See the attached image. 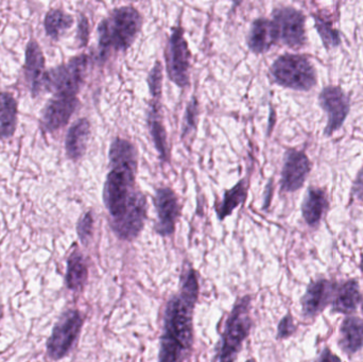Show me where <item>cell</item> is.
Instances as JSON below:
<instances>
[{
	"instance_id": "cell-23",
	"label": "cell",
	"mask_w": 363,
	"mask_h": 362,
	"mask_svg": "<svg viewBox=\"0 0 363 362\" xmlns=\"http://www.w3.org/2000/svg\"><path fill=\"white\" fill-rule=\"evenodd\" d=\"M245 198V187L243 182L239 183L234 188L226 191L223 202H222L221 205L217 208L218 216H219L220 220H223L224 218L230 216L233 210L238 208V206L242 203Z\"/></svg>"
},
{
	"instance_id": "cell-4",
	"label": "cell",
	"mask_w": 363,
	"mask_h": 362,
	"mask_svg": "<svg viewBox=\"0 0 363 362\" xmlns=\"http://www.w3.org/2000/svg\"><path fill=\"white\" fill-rule=\"evenodd\" d=\"M271 74L279 84L296 91H309L317 83L315 67L303 55H281L273 63Z\"/></svg>"
},
{
	"instance_id": "cell-12",
	"label": "cell",
	"mask_w": 363,
	"mask_h": 362,
	"mask_svg": "<svg viewBox=\"0 0 363 362\" xmlns=\"http://www.w3.org/2000/svg\"><path fill=\"white\" fill-rule=\"evenodd\" d=\"M155 202L157 210V233L162 236L172 235L180 214V206L176 193L166 187L157 189Z\"/></svg>"
},
{
	"instance_id": "cell-5",
	"label": "cell",
	"mask_w": 363,
	"mask_h": 362,
	"mask_svg": "<svg viewBox=\"0 0 363 362\" xmlns=\"http://www.w3.org/2000/svg\"><path fill=\"white\" fill-rule=\"evenodd\" d=\"M83 323L84 319L78 310H65L60 316L47 340V355L51 361H61L69 355L80 337Z\"/></svg>"
},
{
	"instance_id": "cell-17",
	"label": "cell",
	"mask_w": 363,
	"mask_h": 362,
	"mask_svg": "<svg viewBox=\"0 0 363 362\" xmlns=\"http://www.w3.org/2000/svg\"><path fill=\"white\" fill-rule=\"evenodd\" d=\"M277 40V32L272 21L266 18L256 19L249 34V47L254 52L269 50Z\"/></svg>"
},
{
	"instance_id": "cell-27",
	"label": "cell",
	"mask_w": 363,
	"mask_h": 362,
	"mask_svg": "<svg viewBox=\"0 0 363 362\" xmlns=\"http://www.w3.org/2000/svg\"><path fill=\"white\" fill-rule=\"evenodd\" d=\"M296 332V327L294 325V317L291 316L290 312H288L281 322L279 323V327H277V339H287V338L291 337L294 335Z\"/></svg>"
},
{
	"instance_id": "cell-20",
	"label": "cell",
	"mask_w": 363,
	"mask_h": 362,
	"mask_svg": "<svg viewBox=\"0 0 363 362\" xmlns=\"http://www.w3.org/2000/svg\"><path fill=\"white\" fill-rule=\"evenodd\" d=\"M89 278V268L82 253L74 250L67 259L66 270V287L72 291H81L84 288Z\"/></svg>"
},
{
	"instance_id": "cell-18",
	"label": "cell",
	"mask_w": 363,
	"mask_h": 362,
	"mask_svg": "<svg viewBox=\"0 0 363 362\" xmlns=\"http://www.w3.org/2000/svg\"><path fill=\"white\" fill-rule=\"evenodd\" d=\"M89 134L91 125L87 119H80L72 125L66 137V152L69 159L77 161L84 154Z\"/></svg>"
},
{
	"instance_id": "cell-16",
	"label": "cell",
	"mask_w": 363,
	"mask_h": 362,
	"mask_svg": "<svg viewBox=\"0 0 363 362\" xmlns=\"http://www.w3.org/2000/svg\"><path fill=\"white\" fill-rule=\"evenodd\" d=\"M339 346L345 354L354 355L363 348V320L347 317L339 329Z\"/></svg>"
},
{
	"instance_id": "cell-1",
	"label": "cell",
	"mask_w": 363,
	"mask_h": 362,
	"mask_svg": "<svg viewBox=\"0 0 363 362\" xmlns=\"http://www.w3.org/2000/svg\"><path fill=\"white\" fill-rule=\"evenodd\" d=\"M199 299V282L194 268L181 278L180 290L172 295L164 312L159 362H182L194 344V310Z\"/></svg>"
},
{
	"instance_id": "cell-9",
	"label": "cell",
	"mask_w": 363,
	"mask_h": 362,
	"mask_svg": "<svg viewBox=\"0 0 363 362\" xmlns=\"http://www.w3.org/2000/svg\"><path fill=\"white\" fill-rule=\"evenodd\" d=\"M319 101L328 116L325 134L330 136L342 127L350 112V99L340 87L328 86L320 94Z\"/></svg>"
},
{
	"instance_id": "cell-11",
	"label": "cell",
	"mask_w": 363,
	"mask_h": 362,
	"mask_svg": "<svg viewBox=\"0 0 363 362\" xmlns=\"http://www.w3.org/2000/svg\"><path fill=\"white\" fill-rule=\"evenodd\" d=\"M311 171V162L305 153L289 150L285 155L283 172H281V188L292 193L298 191L304 184Z\"/></svg>"
},
{
	"instance_id": "cell-13",
	"label": "cell",
	"mask_w": 363,
	"mask_h": 362,
	"mask_svg": "<svg viewBox=\"0 0 363 362\" xmlns=\"http://www.w3.org/2000/svg\"><path fill=\"white\" fill-rule=\"evenodd\" d=\"M78 106L76 97L55 96L49 100L42 114V125L46 131L53 132L63 128L69 121Z\"/></svg>"
},
{
	"instance_id": "cell-6",
	"label": "cell",
	"mask_w": 363,
	"mask_h": 362,
	"mask_svg": "<svg viewBox=\"0 0 363 362\" xmlns=\"http://www.w3.org/2000/svg\"><path fill=\"white\" fill-rule=\"evenodd\" d=\"M89 57L86 55L74 57L67 64L53 68L45 74L43 86L55 96L76 97L86 72Z\"/></svg>"
},
{
	"instance_id": "cell-22",
	"label": "cell",
	"mask_w": 363,
	"mask_h": 362,
	"mask_svg": "<svg viewBox=\"0 0 363 362\" xmlns=\"http://www.w3.org/2000/svg\"><path fill=\"white\" fill-rule=\"evenodd\" d=\"M74 23V18L59 9L49 11L45 18V29L47 34L53 40H57L66 30Z\"/></svg>"
},
{
	"instance_id": "cell-32",
	"label": "cell",
	"mask_w": 363,
	"mask_h": 362,
	"mask_svg": "<svg viewBox=\"0 0 363 362\" xmlns=\"http://www.w3.org/2000/svg\"><path fill=\"white\" fill-rule=\"evenodd\" d=\"M2 316H4V310H2L1 306H0V320H1Z\"/></svg>"
},
{
	"instance_id": "cell-2",
	"label": "cell",
	"mask_w": 363,
	"mask_h": 362,
	"mask_svg": "<svg viewBox=\"0 0 363 362\" xmlns=\"http://www.w3.org/2000/svg\"><path fill=\"white\" fill-rule=\"evenodd\" d=\"M252 298H238L224 324L213 362H235L252 329Z\"/></svg>"
},
{
	"instance_id": "cell-26",
	"label": "cell",
	"mask_w": 363,
	"mask_h": 362,
	"mask_svg": "<svg viewBox=\"0 0 363 362\" xmlns=\"http://www.w3.org/2000/svg\"><path fill=\"white\" fill-rule=\"evenodd\" d=\"M151 133L155 138V146L157 150L161 153L162 157H166L167 150H166V132L162 123L157 119H151Z\"/></svg>"
},
{
	"instance_id": "cell-19",
	"label": "cell",
	"mask_w": 363,
	"mask_h": 362,
	"mask_svg": "<svg viewBox=\"0 0 363 362\" xmlns=\"http://www.w3.org/2000/svg\"><path fill=\"white\" fill-rule=\"evenodd\" d=\"M328 206V202L325 193L322 189L311 187L302 204L303 217L307 225L311 227H317Z\"/></svg>"
},
{
	"instance_id": "cell-31",
	"label": "cell",
	"mask_w": 363,
	"mask_h": 362,
	"mask_svg": "<svg viewBox=\"0 0 363 362\" xmlns=\"http://www.w3.org/2000/svg\"><path fill=\"white\" fill-rule=\"evenodd\" d=\"M360 269H362V272L363 273V252L362 255V261H360Z\"/></svg>"
},
{
	"instance_id": "cell-30",
	"label": "cell",
	"mask_w": 363,
	"mask_h": 362,
	"mask_svg": "<svg viewBox=\"0 0 363 362\" xmlns=\"http://www.w3.org/2000/svg\"><path fill=\"white\" fill-rule=\"evenodd\" d=\"M79 38L82 45L86 44L87 38H89V23L84 16L81 17L79 21Z\"/></svg>"
},
{
	"instance_id": "cell-8",
	"label": "cell",
	"mask_w": 363,
	"mask_h": 362,
	"mask_svg": "<svg viewBox=\"0 0 363 362\" xmlns=\"http://www.w3.org/2000/svg\"><path fill=\"white\" fill-rule=\"evenodd\" d=\"M165 55L169 78L179 86H186L189 81L188 70L190 52L182 28H176L172 32Z\"/></svg>"
},
{
	"instance_id": "cell-10",
	"label": "cell",
	"mask_w": 363,
	"mask_h": 362,
	"mask_svg": "<svg viewBox=\"0 0 363 362\" xmlns=\"http://www.w3.org/2000/svg\"><path fill=\"white\" fill-rule=\"evenodd\" d=\"M336 286L325 278L313 281L307 287L306 293L301 299L303 316L313 319L321 314L334 298Z\"/></svg>"
},
{
	"instance_id": "cell-7",
	"label": "cell",
	"mask_w": 363,
	"mask_h": 362,
	"mask_svg": "<svg viewBox=\"0 0 363 362\" xmlns=\"http://www.w3.org/2000/svg\"><path fill=\"white\" fill-rule=\"evenodd\" d=\"M273 25L277 40L292 48H300L306 42L305 16L294 8L277 9L273 13Z\"/></svg>"
},
{
	"instance_id": "cell-25",
	"label": "cell",
	"mask_w": 363,
	"mask_h": 362,
	"mask_svg": "<svg viewBox=\"0 0 363 362\" xmlns=\"http://www.w3.org/2000/svg\"><path fill=\"white\" fill-rule=\"evenodd\" d=\"M94 218L91 212L83 215L82 218L79 220L77 232H78L79 238L83 244H89L93 236Z\"/></svg>"
},
{
	"instance_id": "cell-33",
	"label": "cell",
	"mask_w": 363,
	"mask_h": 362,
	"mask_svg": "<svg viewBox=\"0 0 363 362\" xmlns=\"http://www.w3.org/2000/svg\"><path fill=\"white\" fill-rule=\"evenodd\" d=\"M245 362H256V361H255V359L251 358V359H247V361Z\"/></svg>"
},
{
	"instance_id": "cell-28",
	"label": "cell",
	"mask_w": 363,
	"mask_h": 362,
	"mask_svg": "<svg viewBox=\"0 0 363 362\" xmlns=\"http://www.w3.org/2000/svg\"><path fill=\"white\" fill-rule=\"evenodd\" d=\"M149 84H150L151 93L155 99H159L161 96V85H162V68L161 64L157 62L155 64V68L151 72L150 77H149Z\"/></svg>"
},
{
	"instance_id": "cell-29",
	"label": "cell",
	"mask_w": 363,
	"mask_h": 362,
	"mask_svg": "<svg viewBox=\"0 0 363 362\" xmlns=\"http://www.w3.org/2000/svg\"><path fill=\"white\" fill-rule=\"evenodd\" d=\"M315 362H342L339 356L332 352L328 348L324 349L321 353H320L319 357L315 359Z\"/></svg>"
},
{
	"instance_id": "cell-3",
	"label": "cell",
	"mask_w": 363,
	"mask_h": 362,
	"mask_svg": "<svg viewBox=\"0 0 363 362\" xmlns=\"http://www.w3.org/2000/svg\"><path fill=\"white\" fill-rule=\"evenodd\" d=\"M142 26L140 12L132 6L113 11L98 28L100 53L110 50H125L135 40Z\"/></svg>"
},
{
	"instance_id": "cell-21",
	"label": "cell",
	"mask_w": 363,
	"mask_h": 362,
	"mask_svg": "<svg viewBox=\"0 0 363 362\" xmlns=\"http://www.w3.org/2000/svg\"><path fill=\"white\" fill-rule=\"evenodd\" d=\"M16 125V100L10 94L0 93V140L12 137Z\"/></svg>"
},
{
	"instance_id": "cell-14",
	"label": "cell",
	"mask_w": 363,
	"mask_h": 362,
	"mask_svg": "<svg viewBox=\"0 0 363 362\" xmlns=\"http://www.w3.org/2000/svg\"><path fill=\"white\" fill-rule=\"evenodd\" d=\"M25 74L31 89L32 96L36 97L43 87L46 72L44 55L35 40H30L26 49Z\"/></svg>"
},
{
	"instance_id": "cell-15",
	"label": "cell",
	"mask_w": 363,
	"mask_h": 362,
	"mask_svg": "<svg viewBox=\"0 0 363 362\" xmlns=\"http://www.w3.org/2000/svg\"><path fill=\"white\" fill-rule=\"evenodd\" d=\"M362 302L359 283L356 280H349L336 287L333 298L332 310L339 314L350 315L356 312Z\"/></svg>"
},
{
	"instance_id": "cell-24",
	"label": "cell",
	"mask_w": 363,
	"mask_h": 362,
	"mask_svg": "<svg viewBox=\"0 0 363 362\" xmlns=\"http://www.w3.org/2000/svg\"><path fill=\"white\" fill-rule=\"evenodd\" d=\"M315 28L323 40L324 46L326 48L336 47L340 44V36L338 32L333 28L330 21H325L320 16H315Z\"/></svg>"
}]
</instances>
